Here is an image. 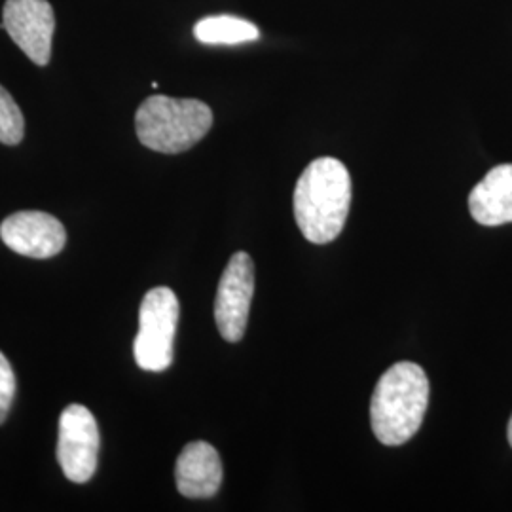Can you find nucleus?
Wrapping results in <instances>:
<instances>
[{"label":"nucleus","mask_w":512,"mask_h":512,"mask_svg":"<svg viewBox=\"0 0 512 512\" xmlns=\"http://www.w3.org/2000/svg\"><path fill=\"white\" fill-rule=\"evenodd\" d=\"M294 219L302 236L327 245L346 226L351 207L348 167L336 158H317L300 175L294 188Z\"/></svg>","instance_id":"obj_1"},{"label":"nucleus","mask_w":512,"mask_h":512,"mask_svg":"<svg viewBox=\"0 0 512 512\" xmlns=\"http://www.w3.org/2000/svg\"><path fill=\"white\" fill-rule=\"evenodd\" d=\"M429 406V380L416 363H397L378 380L370 423L376 439L385 446H401L420 431Z\"/></svg>","instance_id":"obj_2"},{"label":"nucleus","mask_w":512,"mask_h":512,"mask_svg":"<svg viewBox=\"0 0 512 512\" xmlns=\"http://www.w3.org/2000/svg\"><path fill=\"white\" fill-rule=\"evenodd\" d=\"M213 126V112L198 99L152 95L135 114L137 137L162 154H179L198 145Z\"/></svg>","instance_id":"obj_3"},{"label":"nucleus","mask_w":512,"mask_h":512,"mask_svg":"<svg viewBox=\"0 0 512 512\" xmlns=\"http://www.w3.org/2000/svg\"><path fill=\"white\" fill-rule=\"evenodd\" d=\"M179 313V298L171 289L156 287L145 294L139 310V332L133 342L139 368L164 372L171 366Z\"/></svg>","instance_id":"obj_4"},{"label":"nucleus","mask_w":512,"mask_h":512,"mask_svg":"<svg viewBox=\"0 0 512 512\" xmlns=\"http://www.w3.org/2000/svg\"><path fill=\"white\" fill-rule=\"evenodd\" d=\"M101 437L92 412L82 404H71L59 418L57 459L71 482L92 480L99 461Z\"/></svg>","instance_id":"obj_5"},{"label":"nucleus","mask_w":512,"mask_h":512,"mask_svg":"<svg viewBox=\"0 0 512 512\" xmlns=\"http://www.w3.org/2000/svg\"><path fill=\"white\" fill-rule=\"evenodd\" d=\"M255 294V264L253 258L239 251L230 258L220 277L215 298V321L226 342H239L247 329L249 310Z\"/></svg>","instance_id":"obj_6"},{"label":"nucleus","mask_w":512,"mask_h":512,"mask_svg":"<svg viewBox=\"0 0 512 512\" xmlns=\"http://www.w3.org/2000/svg\"><path fill=\"white\" fill-rule=\"evenodd\" d=\"M0 27L33 63H50L55 16L48 0H6Z\"/></svg>","instance_id":"obj_7"},{"label":"nucleus","mask_w":512,"mask_h":512,"mask_svg":"<svg viewBox=\"0 0 512 512\" xmlns=\"http://www.w3.org/2000/svg\"><path fill=\"white\" fill-rule=\"evenodd\" d=\"M0 238L18 255L52 258L65 247L67 232L59 220L42 211H19L0 224Z\"/></svg>","instance_id":"obj_8"},{"label":"nucleus","mask_w":512,"mask_h":512,"mask_svg":"<svg viewBox=\"0 0 512 512\" xmlns=\"http://www.w3.org/2000/svg\"><path fill=\"white\" fill-rule=\"evenodd\" d=\"M177 490L188 499H209L217 495L222 484V461L219 452L203 440L184 446L175 467Z\"/></svg>","instance_id":"obj_9"},{"label":"nucleus","mask_w":512,"mask_h":512,"mask_svg":"<svg viewBox=\"0 0 512 512\" xmlns=\"http://www.w3.org/2000/svg\"><path fill=\"white\" fill-rule=\"evenodd\" d=\"M469 211L482 226L512 222V164L497 165L476 184L469 196Z\"/></svg>","instance_id":"obj_10"},{"label":"nucleus","mask_w":512,"mask_h":512,"mask_svg":"<svg viewBox=\"0 0 512 512\" xmlns=\"http://www.w3.org/2000/svg\"><path fill=\"white\" fill-rule=\"evenodd\" d=\"M194 37L202 44L209 46H234V44H245L255 42L260 38V31L255 23L247 19L234 18V16H209L196 23Z\"/></svg>","instance_id":"obj_11"},{"label":"nucleus","mask_w":512,"mask_h":512,"mask_svg":"<svg viewBox=\"0 0 512 512\" xmlns=\"http://www.w3.org/2000/svg\"><path fill=\"white\" fill-rule=\"evenodd\" d=\"M25 133V120L14 97L0 86V143L19 145Z\"/></svg>","instance_id":"obj_12"},{"label":"nucleus","mask_w":512,"mask_h":512,"mask_svg":"<svg viewBox=\"0 0 512 512\" xmlns=\"http://www.w3.org/2000/svg\"><path fill=\"white\" fill-rule=\"evenodd\" d=\"M16 395V374L10 361L0 351V425L6 421Z\"/></svg>","instance_id":"obj_13"},{"label":"nucleus","mask_w":512,"mask_h":512,"mask_svg":"<svg viewBox=\"0 0 512 512\" xmlns=\"http://www.w3.org/2000/svg\"><path fill=\"white\" fill-rule=\"evenodd\" d=\"M507 437H509V444L512 446V418L509 421V429H507Z\"/></svg>","instance_id":"obj_14"}]
</instances>
